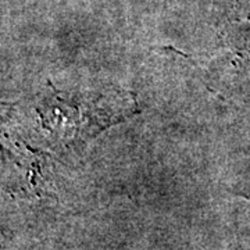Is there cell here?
I'll list each match as a JSON object with an SVG mask.
<instances>
[{
  "instance_id": "1",
  "label": "cell",
  "mask_w": 250,
  "mask_h": 250,
  "mask_svg": "<svg viewBox=\"0 0 250 250\" xmlns=\"http://www.w3.org/2000/svg\"><path fill=\"white\" fill-rule=\"evenodd\" d=\"M228 192L250 202V182H236L232 187L228 188Z\"/></svg>"
}]
</instances>
